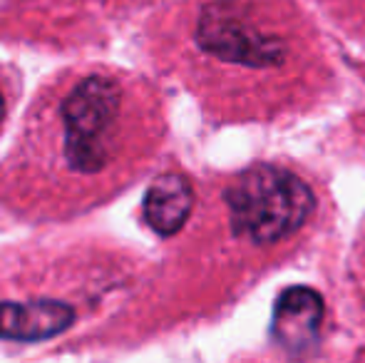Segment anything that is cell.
I'll return each mask as SVG.
<instances>
[{"mask_svg":"<svg viewBox=\"0 0 365 363\" xmlns=\"http://www.w3.org/2000/svg\"><path fill=\"white\" fill-rule=\"evenodd\" d=\"M130 92L110 70H85L50 88L20 140L25 162L65 197L100 192L122 155Z\"/></svg>","mask_w":365,"mask_h":363,"instance_id":"1","label":"cell"},{"mask_svg":"<svg viewBox=\"0 0 365 363\" xmlns=\"http://www.w3.org/2000/svg\"><path fill=\"white\" fill-rule=\"evenodd\" d=\"M224 197L234 232L254 244H276L291 237L306 224L316 204L301 177L276 165L241 172Z\"/></svg>","mask_w":365,"mask_h":363,"instance_id":"2","label":"cell"},{"mask_svg":"<svg viewBox=\"0 0 365 363\" xmlns=\"http://www.w3.org/2000/svg\"><path fill=\"white\" fill-rule=\"evenodd\" d=\"M8 110H10V95H8V85H5V80H3V73H0V130H3Z\"/></svg>","mask_w":365,"mask_h":363,"instance_id":"7","label":"cell"},{"mask_svg":"<svg viewBox=\"0 0 365 363\" xmlns=\"http://www.w3.org/2000/svg\"><path fill=\"white\" fill-rule=\"evenodd\" d=\"M75 321V311L63 301H3L0 304V339L45 341L58 336Z\"/></svg>","mask_w":365,"mask_h":363,"instance_id":"5","label":"cell"},{"mask_svg":"<svg viewBox=\"0 0 365 363\" xmlns=\"http://www.w3.org/2000/svg\"><path fill=\"white\" fill-rule=\"evenodd\" d=\"M323 299L311 286H291L279 296L274 309V321H271V334L276 344L286 351L308 349L316 341L318 331L323 324Z\"/></svg>","mask_w":365,"mask_h":363,"instance_id":"4","label":"cell"},{"mask_svg":"<svg viewBox=\"0 0 365 363\" xmlns=\"http://www.w3.org/2000/svg\"><path fill=\"white\" fill-rule=\"evenodd\" d=\"M194 207V189L184 175L169 172L157 177L149 184L145 202H142V217L147 227L159 237H172L187 224Z\"/></svg>","mask_w":365,"mask_h":363,"instance_id":"6","label":"cell"},{"mask_svg":"<svg viewBox=\"0 0 365 363\" xmlns=\"http://www.w3.org/2000/svg\"><path fill=\"white\" fill-rule=\"evenodd\" d=\"M194 43L219 63L256 70L281 65L289 53L279 35L266 33L249 10L231 0L204 5L194 28Z\"/></svg>","mask_w":365,"mask_h":363,"instance_id":"3","label":"cell"}]
</instances>
